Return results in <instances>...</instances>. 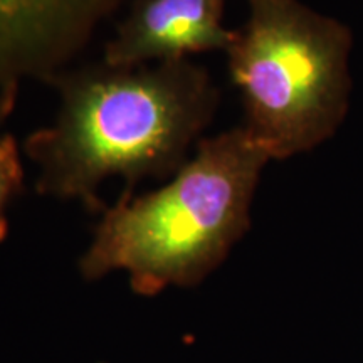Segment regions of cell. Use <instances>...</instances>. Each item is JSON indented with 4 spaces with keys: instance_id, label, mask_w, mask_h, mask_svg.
<instances>
[{
    "instance_id": "6da1fadb",
    "label": "cell",
    "mask_w": 363,
    "mask_h": 363,
    "mask_svg": "<svg viewBox=\"0 0 363 363\" xmlns=\"http://www.w3.org/2000/svg\"><path fill=\"white\" fill-rule=\"evenodd\" d=\"M59 96L52 123L26 138L44 197L106 207L99 187L121 177L131 195L142 180H169L189 160L214 120L219 89L192 59L138 67L103 59L72 66L52 81Z\"/></svg>"
},
{
    "instance_id": "7a4b0ae2",
    "label": "cell",
    "mask_w": 363,
    "mask_h": 363,
    "mask_svg": "<svg viewBox=\"0 0 363 363\" xmlns=\"http://www.w3.org/2000/svg\"><path fill=\"white\" fill-rule=\"evenodd\" d=\"M271 157L242 125L202 138L194 155L153 192L121 194L104 207L79 261L84 279L125 271L135 293L207 278L251 225V206Z\"/></svg>"
},
{
    "instance_id": "3957f363",
    "label": "cell",
    "mask_w": 363,
    "mask_h": 363,
    "mask_svg": "<svg viewBox=\"0 0 363 363\" xmlns=\"http://www.w3.org/2000/svg\"><path fill=\"white\" fill-rule=\"evenodd\" d=\"M352 34L299 0H249L227 49L244 123L271 160L310 152L342 125L350 98Z\"/></svg>"
},
{
    "instance_id": "277c9868",
    "label": "cell",
    "mask_w": 363,
    "mask_h": 363,
    "mask_svg": "<svg viewBox=\"0 0 363 363\" xmlns=\"http://www.w3.org/2000/svg\"><path fill=\"white\" fill-rule=\"evenodd\" d=\"M126 0H0V91L51 84Z\"/></svg>"
},
{
    "instance_id": "5b68a950",
    "label": "cell",
    "mask_w": 363,
    "mask_h": 363,
    "mask_svg": "<svg viewBox=\"0 0 363 363\" xmlns=\"http://www.w3.org/2000/svg\"><path fill=\"white\" fill-rule=\"evenodd\" d=\"M225 0H135L104 45L103 61L138 67L227 51L235 30L224 26Z\"/></svg>"
},
{
    "instance_id": "8992f818",
    "label": "cell",
    "mask_w": 363,
    "mask_h": 363,
    "mask_svg": "<svg viewBox=\"0 0 363 363\" xmlns=\"http://www.w3.org/2000/svg\"><path fill=\"white\" fill-rule=\"evenodd\" d=\"M24 190L21 147L13 135L0 136V242L9 230L7 207Z\"/></svg>"
},
{
    "instance_id": "52a82bcc",
    "label": "cell",
    "mask_w": 363,
    "mask_h": 363,
    "mask_svg": "<svg viewBox=\"0 0 363 363\" xmlns=\"http://www.w3.org/2000/svg\"><path fill=\"white\" fill-rule=\"evenodd\" d=\"M16 101H17V94L4 93V91H0V126L4 125V121H6L9 116H11L13 106H16Z\"/></svg>"
}]
</instances>
